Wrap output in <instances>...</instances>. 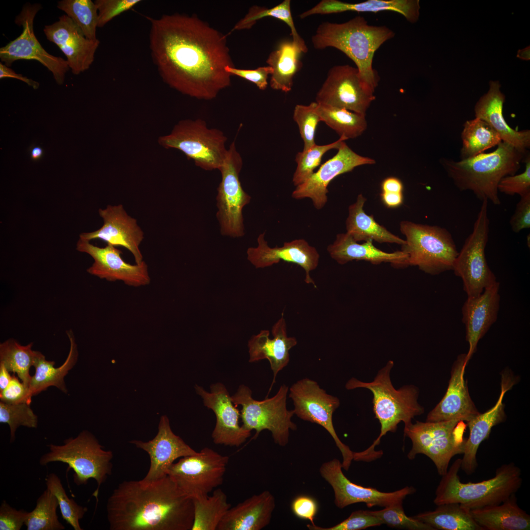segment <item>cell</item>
I'll list each match as a JSON object with an SVG mask.
<instances>
[{"label": "cell", "instance_id": "obj_2", "mask_svg": "<svg viewBox=\"0 0 530 530\" xmlns=\"http://www.w3.org/2000/svg\"><path fill=\"white\" fill-rule=\"evenodd\" d=\"M111 530H191L193 500L167 475L149 484L124 481L108 498Z\"/></svg>", "mask_w": 530, "mask_h": 530}, {"label": "cell", "instance_id": "obj_18", "mask_svg": "<svg viewBox=\"0 0 530 530\" xmlns=\"http://www.w3.org/2000/svg\"><path fill=\"white\" fill-rule=\"evenodd\" d=\"M342 463L334 458L323 463L319 468L321 477L332 487L334 504L340 509L356 503H364L368 507H388L402 504L403 500L415 492L412 486H406L392 492H381L376 488L355 484L349 480L342 471Z\"/></svg>", "mask_w": 530, "mask_h": 530}, {"label": "cell", "instance_id": "obj_22", "mask_svg": "<svg viewBox=\"0 0 530 530\" xmlns=\"http://www.w3.org/2000/svg\"><path fill=\"white\" fill-rule=\"evenodd\" d=\"M130 442L149 455V470L140 480L144 484L155 482L166 477L168 468L176 459L197 452L172 431L169 419L165 415L160 417L158 433L152 440L147 442L132 440Z\"/></svg>", "mask_w": 530, "mask_h": 530}, {"label": "cell", "instance_id": "obj_44", "mask_svg": "<svg viewBox=\"0 0 530 530\" xmlns=\"http://www.w3.org/2000/svg\"><path fill=\"white\" fill-rule=\"evenodd\" d=\"M58 507L55 496L47 488L38 498L34 509L29 512L25 525L27 530H63L65 526L59 521Z\"/></svg>", "mask_w": 530, "mask_h": 530}, {"label": "cell", "instance_id": "obj_41", "mask_svg": "<svg viewBox=\"0 0 530 530\" xmlns=\"http://www.w3.org/2000/svg\"><path fill=\"white\" fill-rule=\"evenodd\" d=\"M318 109L321 121L347 139L361 135L367 129L365 115L319 104Z\"/></svg>", "mask_w": 530, "mask_h": 530}, {"label": "cell", "instance_id": "obj_29", "mask_svg": "<svg viewBox=\"0 0 530 530\" xmlns=\"http://www.w3.org/2000/svg\"><path fill=\"white\" fill-rule=\"evenodd\" d=\"M271 332L272 338H269L268 330H262L253 336L248 343L249 362L267 359L270 364L273 379L269 391L275 382L278 373L289 362V351L297 344L295 338L288 336L283 315L272 326Z\"/></svg>", "mask_w": 530, "mask_h": 530}, {"label": "cell", "instance_id": "obj_8", "mask_svg": "<svg viewBox=\"0 0 530 530\" xmlns=\"http://www.w3.org/2000/svg\"><path fill=\"white\" fill-rule=\"evenodd\" d=\"M400 230L406 238L401 250L408 256L409 266H417L432 275L452 270L458 251L448 230L438 226L402 221Z\"/></svg>", "mask_w": 530, "mask_h": 530}, {"label": "cell", "instance_id": "obj_50", "mask_svg": "<svg viewBox=\"0 0 530 530\" xmlns=\"http://www.w3.org/2000/svg\"><path fill=\"white\" fill-rule=\"evenodd\" d=\"M369 511L378 517L383 524L391 528L409 530H434L430 526L413 516H407L404 511L402 504L385 507L379 510Z\"/></svg>", "mask_w": 530, "mask_h": 530}, {"label": "cell", "instance_id": "obj_5", "mask_svg": "<svg viewBox=\"0 0 530 530\" xmlns=\"http://www.w3.org/2000/svg\"><path fill=\"white\" fill-rule=\"evenodd\" d=\"M528 153L501 141L492 152L457 161L444 159L441 163L460 191H471L480 201L486 200L500 205L499 182L506 176L516 174Z\"/></svg>", "mask_w": 530, "mask_h": 530}, {"label": "cell", "instance_id": "obj_34", "mask_svg": "<svg viewBox=\"0 0 530 530\" xmlns=\"http://www.w3.org/2000/svg\"><path fill=\"white\" fill-rule=\"evenodd\" d=\"M470 512L484 530L530 529V516L519 506L515 493L499 504L471 509Z\"/></svg>", "mask_w": 530, "mask_h": 530}, {"label": "cell", "instance_id": "obj_61", "mask_svg": "<svg viewBox=\"0 0 530 530\" xmlns=\"http://www.w3.org/2000/svg\"><path fill=\"white\" fill-rule=\"evenodd\" d=\"M381 187L382 192L402 193L403 189L401 181L394 177L385 179L381 183Z\"/></svg>", "mask_w": 530, "mask_h": 530}, {"label": "cell", "instance_id": "obj_19", "mask_svg": "<svg viewBox=\"0 0 530 530\" xmlns=\"http://www.w3.org/2000/svg\"><path fill=\"white\" fill-rule=\"evenodd\" d=\"M196 393L201 396L204 405L214 412L215 426L212 433L213 442L217 445L239 447L251 435V431L239 424L240 413L233 402L225 386L217 382L210 386V392L196 385Z\"/></svg>", "mask_w": 530, "mask_h": 530}, {"label": "cell", "instance_id": "obj_16", "mask_svg": "<svg viewBox=\"0 0 530 530\" xmlns=\"http://www.w3.org/2000/svg\"><path fill=\"white\" fill-rule=\"evenodd\" d=\"M40 4H26L16 16L15 23L22 26L21 34L0 49V58L7 67L20 59L35 60L46 67L56 82L61 85L64 81L65 74L69 70L66 60L48 53L36 38L33 29L34 18L41 9Z\"/></svg>", "mask_w": 530, "mask_h": 530}, {"label": "cell", "instance_id": "obj_43", "mask_svg": "<svg viewBox=\"0 0 530 530\" xmlns=\"http://www.w3.org/2000/svg\"><path fill=\"white\" fill-rule=\"evenodd\" d=\"M265 17H272L285 23L291 30L293 42L301 49L304 53L307 52V46L297 32L293 22L290 0H285L269 9L258 6L251 7L245 16L235 26L232 30L249 29L257 21Z\"/></svg>", "mask_w": 530, "mask_h": 530}, {"label": "cell", "instance_id": "obj_39", "mask_svg": "<svg viewBox=\"0 0 530 530\" xmlns=\"http://www.w3.org/2000/svg\"><path fill=\"white\" fill-rule=\"evenodd\" d=\"M461 159L474 157L502 141L498 132L487 122L478 118L466 121L461 134Z\"/></svg>", "mask_w": 530, "mask_h": 530}, {"label": "cell", "instance_id": "obj_27", "mask_svg": "<svg viewBox=\"0 0 530 530\" xmlns=\"http://www.w3.org/2000/svg\"><path fill=\"white\" fill-rule=\"evenodd\" d=\"M500 283L486 288L479 295L468 297L462 307V322L469 348L466 353L468 361L477 350L481 339L496 321L500 308Z\"/></svg>", "mask_w": 530, "mask_h": 530}, {"label": "cell", "instance_id": "obj_49", "mask_svg": "<svg viewBox=\"0 0 530 530\" xmlns=\"http://www.w3.org/2000/svg\"><path fill=\"white\" fill-rule=\"evenodd\" d=\"M318 106V104L315 102L308 105H297L294 109L293 118L298 126L303 140L304 151L316 144V130L318 123L321 121Z\"/></svg>", "mask_w": 530, "mask_h": 530}, {"label": "cell", "instance_id": "obj_25", "mask_svg": "<svg viewBox=\"0 0 530 530\" xmlns=\"http://www.w3.org/2000/svg\"><path fill=\"white\" fill-rule=\"evenodd\" d=\"M258 245L248 248V260L257 268H265L281 261L296 264L305 272V282L316 286L310 272L315 269L319 263V255L316 249L303 239L285 242L281 247H270L265 239V233L257 238Z\"/></svg>", "mask_w": 530, "mask_h": 530}, {"label": "cell", "instance_id": "obj_31", "mask_svg": "<svg viewBox=\"0 0 530 530\" xmlns=\"http://www.w3.org/2000/svg\"><path fill=\"white\" fill-rule=\"evenodd\" d=\"M275 507L273 495L264 491L231 506L217 530H261L270 523Z\"/></svg>", "mask_w": 530, "mask_h": 530}, {"label": "cell", "instance_id": "obj_9", "mask_svg": "<svg viewBox=\"0 0 530 530\" xmlns=\"http://www.w3.org/2000/svg\"><path fill=\"white\" fill-rule=\"evenodd\" d=\"M288 392V386L283 384L273 397L257 400L253 398L251 390L241 384L231 396L234 404L241 406V426L251 431L255 430L253 439L257 438L261 431L267 430L275 443L281 447L288 444L290 430L297 429L292 420L294 411L287 408Z\"/></svg>", "mask_w": 530, "mask_h": 530}, {"label": "cell", "instance_id": "obj_63", "mask_svg": "<svg viewBox=\"0 0 530 530\" xmlns=\"http://www.w3.org/2000/svg\"><path fill=\"white\" fill-rule=\"evenodd\" d=\"M29 153L31 159L33 161L40 160L44 155V150L42 148L34 145H32L29 147Z\"/></svg>", "mask_w": 530, "mask_h": 530}, {"label": "cell", "instance_id": "obj_47", "mask_svg": "<svg viewBox=\"0 0 530 530\" xmlns=\"http://www.w3.org/2000/svg\"><path fill=\"white\" fill-rule=\"evenodd\" d=\"M345 140H347L346 137L340 136L333 143L322 145L316 144L307 150L297 153L295 157L297 166L292 178L294 185L297 186L307 180L320 164L324 154L331 149H338Z\"/></svg>", "mask_w": 530, "mask_h": 530}, {"label": "cell", "instance_id": "obj_28", "mask_svg": "<svg viewBox=\"0 0 530 530\" xmlns=\"http://www.w3.org/2000/svg\"><path fill=\"white\" fill-rule=\"evenodd\" d=\"M515 384V381L512 376L508 373H503L501 392L495 405L487 411L479 413L467 422L469 436L465 440L460 467L466 474H472L477 467V454L480 444L488 438L493 426L505 420L506 416L503 398L505 393Z\"/></svg>", "mask_w": 530, "mask_h": 530}, {"label": "cell", "instance_id": "obj_46", "mask_svg": "<svg viewBox=\"0 0 530 530\" xmlns=\"http://www.w3.org/2000/svg\"><path fill=\"white\" fill-rule=\"evenodd\" d=\"M46 485L56 497L61 516L64 520L74 530H82L79 522L88 510L86 507L78 504L67 496L61 481L55 473L48 474L46 477Z\"/></svg>", "mask_w": 530, "mask_h": 530}, {"label": "cell", "instance_id": "obj_37", "mask_svg": "<svg viewBox=\"0 0 530 530\" xmlns=\"http://www.w3.org/2000/svg\"><path fill=\"white\" fill-rule=\"evenodd\" d=\"M304 53L292 40H284L269 55L266 63L272 69L270 86L274 90L290 92L293 78L300 69V57Z\"/></svg>", "mask_w": 530, "mask_h": 530}, {"label": "cell", "instance_id": "obj_56", "mask_svg": "<svg viewBox=\"0 0 530 530\" xmlns=\"http://www.w3.org/2000/svg\"><path fill=\"white\" fill-rule=\"evenodd\" d=\"M225 69L231 75H237L253 82L261 90L266 89L268 76L273 72L269 66L259 67L255 70H244L227 66Z\"/></svg>", "mask_w": 530, "mask_h": 530}, {"label": "cell", "instance_id": "obj_3", "mask_svg": "<svg viewBox=\"0 0 530 530\" xmlns=\"http://www.w3.org/2000/svg\"><path fill=\"white\" fill-rule=\"evenodd\" d=\"M395 35L389 27L370 25L359 16L342 23H321L312 36V42L317 50L332 47L344 53L355 63L362 81L374 92L379 80L372 67L374 53Z\"/></svg>", "mask_w": 530, "mask_h": 530}, {"label": "cell", "instance_id": "obj_40", "mask_svg": "<svg viewBox=\"0 0 530 530\" xmlns=\"http://www.w3.org/2000/svg\"><path fill=\"white\" fill-rule=\"evenodd\" d=\"M192 500L194 518L191 530H217L231 507L226 494L220 488L214 490L211 495Z\"/></svg>", "mask_w": 530, "mask_h": 530}, {"label": "cell", "instance_id": "obj_13", "mask_svg": "<svg viewBox=\"0 0 530 530\" xmlns=\"http://www.w3.org/2000/svg\"><path fill=\"white\" fill-rule=\"evenodd\" d=\"M229 460L228 456L205 447L174 462L167 475L186 496L201 499L223 483Z\"/></svg>", "mask_w": 530, "mask_h": 530}, {"label": "cell", "instance_id": "obj_7", "mask_svg": "<svg viewBox=\"0 0 530 530\" xmlns=\"http://www.w3.org/2000/svg\"><path fill=\"white\" fill-rule=\"evenodd\" d=\"M49 451L40 458L41 466L60 462L67 464L74 471V482L78 486L85 485L93 478L97 487L93 495L98 502L101 485L112 473L113 452L106 450L96 438L87 430H83L77 437L66 439L63 444L48 445Z\"/></svg>", "mask_w": 530, "mask_h": 530}, {"label": "cell", "instance_id": "obj_60", "mask_svg": "<svg viewBox=\"0 0 530 530\" xmlns=\"http://www.w3.org/2000/svg\"><path fill=\"white\" fill-rule=\"evenodd\" d=\"M380 196L383 203L389 208L398 207L403 203L402 193L382 191Z\"/></svg>", "mask_w": 530, "mask_h": 530}, {"label": "cell", "instance_id": "obj_23", "mask_svg": "<svg viewBox=\"0 0 530 530\" xmlns=\"http://www.w3.org/2000/svg\"><path fill=\"white\" fill-rule=\"evenodd\" d=\"M43 31L47 39L55 44L66 56L73 74L79 75L90 68L100 43L98 39L86 38L66 15L59 17L53 24L45 26Z\"/></svg>", "mask_w": 530, "mask_h": 530}, {"label": "cell", "instance_id": "obj_30", "mask_svg": "<svg viewBox=\"0 0 530 530\" xmlns=\"http://www.w3.org/2000/svg\"><path fill=\"white\" fill-rule=\"evenodd\" d=\"M499 81H490L488 92L481 96L475 106L476 118L487 122L500 135L502 141L524 153L530 147V131H520L510 127L503 114L505 96L500 90Z\"/></svg>", "mask_w": 530, "mask_h": 530}, {"label": "cell", "instance_id": "obj_55", "mask_svg": "<svg viewBox=\"0 0 530 530\" xmlns=\"http://www.w3.org/2000/svg\"><path fill=\"white\" fill-rule=\"evenodd\" d=\"M0 401L8 403L26 402L30 404L29 388L14 374L8 385L0 392Z\"/></svg>", "mask_w": 530, "mask_h": 530}, {"label": "cell", "instance_id": "obj_51", "mask_svg": "<svg viewBox=\"0 0 530 530\" xmlns=\"http://www.w3.org/2000/svg\"><path fill=\"white\" fill-rule=\"evenodd\" d=\"M383 524L378 517L369 510H359L352 512L346 519L331 527L322 528L315 524H308L307 527L310 530H361Z\"/></svg>", "mask_w": 530, "mask_h": 530}, {"label": "cell", "instance_id": "obj_14", "mask_svg": "<svg viewBox=\"0 0 530 530\" xmlns=\"http://www.w3.org/2000/svg\"><path fill=\"white\" fill-rule=\"evenodd\" d=\"M243 160L235 141L227 149L219 169L221 181L217 188L216 217L223 236L239 238L244 235L242 210L251 197L243 189L239 173Z\"/></svg>", "mask_w": 530, "mask_h": 530}, {"label": "cell", "instance_id": "obj_1", "mask_svg": "<svg viewBox=\"0 0 530 530\" xmlns=\"http://www.w3.org/2000/svg\"><path fill=\"white\" fill-rule=\"evenodd\" d=\"M150 22L151 57L169 86L209 100L230 85L225 68L234 66L222 34L195 16L163 15Z\"/></svg>", "mask_w": 530, "mask_h": 530}, {"label": "cell", "instance_id": "obj_45", "mask_svg": "<svg viewBox=\"0 0 530 530\" xmlns=\"http://www.w3.org/2000/svg\"><path fill=\"white\" fill-rule=\"evenodd\" d=\"M57 7L74 22L86 38L98 39V12L94 2L91 0H62L57 2Z\"/></svg>", "mask_w": 530, "mask_h": 530}, {"label": "cell", "instance_id": "obj_11", "mask_svg": "<svg viewBox=\"0 0 530 530\" xmlns=\"http://www.w3.org/2000/svg\"><path fill=\"white\" fill-rule=\"evenodd\" d=\"M466 428L464 422L458 420L416 421L404 426V435L412 443L408 458L413 460L417 454H423L434 463L438 473L444 475L451 458L463 453Z\"/></svg>", "mask_w": 530, "mask_h": 530}, {"label": "cell", "instance_id": "obj_35", "mask_svg": "<svg viewBox=\"0 0 530 530\" xmlns=\"http://www.w3.org/2000/svg\"><path fill=\"white\" fill-rule=\"evenodd\" d=\"M366 201V198L360 194L356 202L349 207L345 223L346 233L356 242L374 240L380 243L404 245L406 242L405 240L378 223L372 215L365 213L364 206Z\"/></svg>", "mask_w": 530, "mask_h": 530}, {"label": "cell", "instance_id": "obj_21", "mask_svg": "<svg viewBox=\"0 0 530 530\" xmlns=\"http://www.w3.org/2000/svg\"><path fill=\"white\" fill-rule=\"evenodd\" d=\"M77 250L89 254L94 259V263L87 270L92 275L109 281L121 280L134 287L150 283L148 266L145 262L135 265L126 263L121 257L122 252L115 246L107 244L105 247H99L80 238Z\"/></svg>", "mask_w": 530, "mask_h": 530}, {"label": "cell", "instance_id": "obj_26", "mask_svg": "<svg viewBox=\"0 0 530 530\" xmlns=\"http://www.w3.org/2000/svg\"><path fill=\"white\" fill-rule=\"evenodd\" d=\"M467 364L466 353L459 355L453 364L446 393L428 414L426 422L458 420L468 422L479 413L471 398L464 379Z\"/></svg>", "mask_w": 530, "mask_h": 530}, {"label": "cell", "instance_id": "obj_58", "mask_svg": "<svg viewBox=\"0 0 530 530\" xmlns=\"http://www.w3.org/2000/svg\"><path fill=\"white\" fill-rule=\"evenodd\" d=\"M291 509L297 517L311 522L314 525V519L318 510V504L313 498L301 495L295 498L291 504Z\"/></svg>", "mask_w": 530, "mask_h": 530}, {"label": "cell", "instance_id": "obj_17", "mask_svg": "<svg viewBox=\"0 0 530 530\" xmlns=\"http://www.w3.org/2000/svg\"><path fill=\"white\" fill-rule=\"evenodd\" d=\"M374 93L362 81L356 67L339 65L329 70L316 99L319 104L366 115L375 99Z\"/></svg>", "mask_w": 530, "mask_h": 530}, {"label": "cell", "instance_id": "obj_33", "mask_svg": "<svg viewBox=\"0 0 530 530\" xmlns=\"http://www.w3.org/2000/svg\"><path fill=\"white\" fill-rule=\"evenodd\" d=\"M419 0H368L359 3H349L338 0H322L305 14H329L346 11L377 13L390 11L402 15L411 23L417 22L420 15Z\"/></svg>", "mask_w": 530, "mask_h": 530}, {"label": "cell", "instance_id": "obj_32", "mask_svg": "<svg viewBox=\"0 0 530 530\" xmlns=\"http://www.w3.org/2000/svg\"><path fill=\"white\" fill-rule=\"evenodd\" d=\"M327 251L340 265L355 260L365 261L373 265L388 263L397 268L409 266L408 256L402 250L386 252L376 248L371 240L359 244L346 233L338 234L334 242L327 247Z\"/></svg>", "mask_w": 530, "mask_h": 530}, {"label": "cell", "instance_id": "obj_42", "mask_svg": "<svg viewBox=\"0 0 530 530\" xmlns=\"http://www.w3.org/2000/svg\"><path fill=\"white\" fill-rule=\"evenodd\" d=\"M32 344L22 345L14 339H9L0 345V363L9 371L16 373L28 388L32 377L29 370L33 366L37 352L32 350Z\"/></svg>", "mask_w": 530, "mask_h": 530}, {"label": "cell", "instance_id": "obj_53", "mask_svg": "<svg viewBox=\"0 0 530 530\" xmlns=\"http://www.w3.org/2000/svg\"><path fill=\"white\" fill-rule=\"evenodd\" d=\"M140 0H96L94 2L98 12V27L105 26L115 17L129 10Z\"/></svg>", "mask_w": 530, "mask_h": 530}, {"label": "cell", "instance_id": "obj_57", "mask_svg": "<svg viewBox=\"0 0 530 530\" xmlns=\"http://www.w3.org/2000/svg\"><path fill=\"white\" fill-rule=\"evenodd\" d=\"M520 197L509 221L511 228L515 233L530 227V193Z\"/></svg>", "mask_w": 530, "mask_h": 530}, {"label": "cell", "instance_id": "obj_48", "mask_svg": "<svg viewBox=\"0 0 530 530\" xmlns=\"http://www.w3.org/2000/svg\"><path fill=\"white\" fill-rule=\"evenodd\" d=\"M0 423L7 424L10 428V442L15 439V432L20 426L36 428L37 416L33 413L30 404L26 402L8 403L0 402Z\"/></svg>", "mask_w": 530, "mask_h": 530}, {"label": "cell", "instance_id": "obj_59", "mask_svg": "<svg viewBox=\"0 0 530 530\" xmlns=\"http://www.w3.org/2000/svg\"><path fill=\"white\" fill-rule=\"evenodd\" d=\"M14 78L19 80L26 84L29 86H30L34 89H37L39 86V83L30 79H28L26 77L23 76L21 74H19L14 72L12 69L9 67L0 63V79H2L3 78Z\"/></svg>", "mask_w": 530, "mask_h": 530}, {"label": "cell", "instance_id": "obj_62", "mask_svg": "<svg viewBox=\"0 0 530 530\" xmlns=\"http://www.w3.org/2000/svg\"><path fill=\"white\" fill-rule=\"evenodd\" d=\"M9 371L2 364L0 363V392L3 390L9 384L12 376Z\"/></svg>", "mask_w": 530, "mask_h": 530}, {"label": "cell", "instance_id": "obj_38", "mask_svg": "<svg viewBox=\"0 0 530 530\" xmlns=\"http://www.w3.org/2000/svg\"><path fill=\"white\" fill-rule=\"evenodd\" d=\"M434 510L413 516L436 530H484L472 517L470 509L457 503L437 505Z\"/></svg>", "mask_w": 530, "mask_h": 530}, {"label": "cell", "instance_id": "obj_36", "mask_svg": "<svg viewBox=\"0 0 530 530\" xmlns=\"http://www.w3.org/2000/svg\"><path fill=\"white\" fill-rule=\"evenodd\" d=\"M67 334L70 342V349L66 360L60 367L55 368L54 361L47 360L43 354L37 351L33 364L35 372L31 377L28 388L31 397L50 386H55L67 393L64 378L76 364L78 356L74 335L70 330L67 331Z\"/></svg>", "mask_w": 530, "mask_h": 530}, {"label": "cell", "instance_id": "obj_24", "mask_svg": "<svg viewBox=\"0 0 530 530\" xmlns=\"http://www.w3.org/2000/svg\"><path fill=\"white\" fill-rule=\"evenodd\" d=\"M99 213L103 219V225L96 231L81 234L80 238L89 241L99 239L107 244L122 246L132 254L136 264L141 263L143 257L139 246L144 233L136 220L127 213L121 204L108 205L105 209H100Z\"/></svg>", "mask_w": 530, "mask_h": 530}, {"label": "cell", "instance_id": "obj_15", "mask_svg": "<svg viewBox=\"0 0 530 530\" xmlns=\"http://www.w3.org/2000/svg\"><path fill=\"white\" fill-rule=\"evenodd\" d=\"M289 391L294 414L305 421L320 425L329 433L342 454L343 468L347 471L353 460V452L339 439L332 420L333 413L340 405L339 399L327 394L316 381L308 378L293 384Z\"/></svg>", "mask_w": 530, "mask_h": 530}, {"label": "cell", "instance_id": "obj_4", "mask_svg": "<svg viewBox=\"0 0 530 530\" xmlns=\"http://www.w3.org/2000/svg\"><path fill=\"white\" fill-rule=\"evenodd\" d=\"M394 362L389 361L371 382H364L351 378L345 384L347 390L363 388L372 392L373 411L381 426L379 436L371 446L362 451L354 452L355 461L368 462L379 458L382 452L374 450L381 438L388 432H396L400 422L407 425L412 423L415 416L424 412V408L418 402L419 390L416 387L405 385L399 389L394 388L390 378Z\"/></svg>", "mask_w": 530, "mask_h": 530}, {"label": "cell", "instance_id": "obj_6", "mask_svg": "<svg viewBox=\"0 0 530 530\" xmlns=\"http://www.w3.org/2000/svg\"><path fill=\"white\" fill-rule=\"evenodd\" d=\"M461 459H456L443 476L436 488L434 503H457L469 509L499 504L520 488L521 469L514 463L502 465L494 477L477 482L463 483L458 472Z\"/></svg>", "mask_w": 530, "mask_h": 530}, {"label": "cell", "instance_id": "obj_20", "mask_svg": "<svg viewBox=\"0 0 530 530\" xmlns=\"http://www.w3.org/2000/svg\"><path fill=\"white\" fill-rule=\"evenodd\" d=\"M374 159L362 156L352 150L344 141L337 154L322 164L307 180L296 186L292 193L296 199L309 198L317 209H322L327 201V187L338 176L351 171L355 167L373 164Z\"/></svg>", "mask_w": 530, "mask_h": 530}, {"label": "cell", "instance_id": "obj_12", "mask_svg": "<svg viewBox=\"0 0 530 530\" xmlns=\"http://www.w3.org/2000/svg\"><path fill=\"white\" fill-rule=\"evenodd\" d=\"M488 204L486 200L482 201L472 232L466 238L453 264L452 270L462 279L468 297L479 295L498 282L485 257L490 229Z\"/></svg>", "mask_w": 530, "mask_h": 530}, {"label": "cell", "instance_id": "obj_52", "mask_svg": "<svg viewBox=\"0 0 530 530\" xmlns=\"http://www.w3.org/2000/svg\"><path fill=\"white\" fill-rule=\"evenodd\" d=\"M525 169L521 174L506 176L500 181L498 191L506 195L518 194L520 197L530 193V155L527 154L523 160Z\"/></svg>", "mask_w": 530, "mask_h": 530}, {"label": "cell", "instance_id": "obj_10", "mask_svg": "<svg viewBox=\"0 0 530 530\" xmlns=\"http://www.w3.org/2000/svg\"><path fill=\"white\" fill-rule=\"evenodd\" d=\"M227 138L221 131L209 128L202 119L184 120L159 142L167 149L182 152L195 165L207 171L219 170L226 156Z\"/></svg>", "mask_w": 530, "mask_h": 530}, {"label": "cell", "instance_id": "obj_54", "mask_svg": "<svg viewBox=\"0 0 530 530\" xmlns=\"http://www.w3.org/2000/svg\"><path fill=\"white\" fill-rule=\"evenodd\" d=\"M28 513L15 509L3 500L0 506V530H20L25 525Z\"/></svg>", "mask_w": 530, "mask_h": 530}]
</instances>
